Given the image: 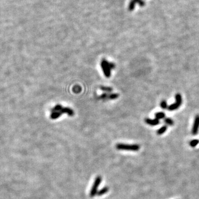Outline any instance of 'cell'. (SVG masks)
I'll list each match as a JSON object with an SVG mask.
<instances>
[{
  "label": "cell",
  "instance_id": "5",
  "mask_svg": "<svg viewBox=\"0 0 199 199\" xmlns=\"http://www.w3.org/2000/svg\"><path fill=\"white\" fill-rule=\"evenodd\" d=\"M119 95L117 93H104L98 97L99 99L103 100H114L119 97Z\"/></svg>",
  "mask_w": 199,
  "mask_h": 199
},
{
  "label": "cell",
  "instance_id": "13",
  "mask_svg": "<svg viewBox=\"0 0 199 199\" xmlns=\"http://www.w3.org/2000/svg\"><path fill=\"white\" fill-rule=\"evenodd\" d=\"M136 2L135 1V0H131V1H130L129 6H128V10L129 11H132L134 10L135 6H136Z\"/></svg>",
  "mask_w": 199,
  "mask_h": 199
},
{
  "label": "cell",
  "instance_id": "3",
  "mask_svg": "<svg viewBox=\"0 0 199 199\" xmlns=\"http://www.w3.org/2000/svg\"><path fill=\"white\" fill-rule=\"evenodd\" d=\"M183 102V98L182 96L180 94H177L175 95V103H174L172 105L169 106L168 107V109L170 111H175L180 107V106L182 105Z\"/></svg>",
  "mask_w": 199,
  "mask_h": 199
},
{
  "label": "cell",
  "instance_id": "6",
  "mask_svg": "<svg viewBox=\"0 0 199 199\" xmlns=\"http://www.w3.org/2000/svg\"><path fill=\"white\" fill-rule=\"evenodd\" d=\"M199 130V114L196 115L195 116L194 119V124L193 126H192V134L195 136L197 135V133L198 132Z\"/></svg>",
  "mask_w": 199,
  "mask_h": 199
},
{
  "label": "cell",
  "instance_id": "17",
  "mask_svg": "<svg viewBox=\"0 0 199 199\" xmlns=\"http://www.w3.org/2000/svg\"><path fill=\"white\" fill-rule=\"evenodd\" d=\"M63 106H61V105H57L55 106L53 108L52 110V112H54V111H60L61 108H63Z\"/></svg>",
  "mask_w": 199,
  "mask_h": 199
},
{
  "label": "cell",
  "instance_id": "4",
  "mask_svg": "<svg viewBox=\"0 0 199 199\" xmlns=\"http://www.w3.org/2000/svg\"><path fill=\"white\" fill-rule=\"evenodd\" d=\"M101 180H102V178L100 176H97L96 177L95 180V181L94 183V184H93L91 189V191H90V197H94L95 195H97V189L98 186L100 184V183L101 182Z\"/></svg>",
  "mask_w": 199,
  "mask_h": 199
},
{
  "label": "cell",
  "instance_id": "14",
  "mask_svg": "<svg viewBox=\"0 0 199 199\" xmlns=\"http://www.w3.org/2000/svg\"><path fill=\"white\" fill-rule=\"evenodd\" d=\"M100 89L102 90V91H103L105 92L106 93H108V92H111L112 91L113 89L111 88V87H108V86H101L100 87Z\"/></svg>",
  "mask_w": 199,
  "mask_h": 199
},
{
  "label": "cell",
  "instance_id": "7",
  "mask_svg": "<svg viewBox=\"0 0 199 199\" xmlns=\"http://www.w3.org/2000/svg\"><path fill=\"white\" fill-rule=\"evenodd\" d=\"M145 122L149 124L150 126H157L160 123L159 120H158L156 119H149V118H147V119H145Z\"/></svg>",
  "mask_w": 199,
  "mask_h": 199
},
{
  "label": "cell",
  "instance_id": "10",
  "mask_svg": "<svg viewBox=\"0 0 199 199\" xmlns=\"http://www.w3.org/2000/svg\"><path fill=\"white\" fill-rule=\"evenodd\" d=\"M108 191V188L107 187V186L106 187H104V188L101 189L100 190H98L97 191V195L99 196H102V195L105 194L106 193H107Z\"/></svg>",
  "mask_w": 199,
  "mask_h": 199
},
{
  "label": "cell",
  "instance_id": "12",
  "mask_svg": "<svg viewBox=\"0 0 199 199\" xmlns=\"http://www.w3.org/2000/svg\"><path fill=\"white\" fill-rule=\"evenodd\" d=\"M167 130V126H162L160 128H159L157 130V135H163L166 132Z\"/></svg>",
  "mask_w": 199,
  "mask_h": 199
},
{
  "label": "cell",
  "instance_id": "16",
  "mask_svg": "<svg viewBox=\"0 0 199 199\" xmlns=\"http://www.w3.org/2000/svg\"><path fill=\"white\" fill-rule=\"evenodd\" d=\"M199 143V141L198 139H193L190 142L189 145L191 147H195Z\"/></svg>",
  "mask_w": 199,
  "mask_h": 199
},
{
  "label": "cell",
  "instance_id": "2",
  "mask_svg": "<svg viewBox=\"0 0 199 199\" xmlns=\"http://www.w3.org/2000/svg\"><path fill=\"white\" fill-rule=\"evenodd\" d=\"M116 147L119 150H124L137 152L140 149V145L139 144H128L123 143H118L116 144Z\"/></svg>",
  "mask_w": 199,
  "mask_h": 199
},
{
  "label": "cell",
  "instance_id": "11",
  "mask_svg": "<svg viewBox=\"0 0 199 199\" xmlns=\"http://www.w3.org/2000/svg\"><path fill=\"white\" fill-rule=\"evenodd\" d=\"M155 119L159 120L161 119H164L165 117V114L163 112H157L155 114Z\"/></svg>",
  "mask_w": 199,
  "mask_h": 199
},
{
  "label": "cell",
  "instance_id": "8",
  "mask_svg": "<svg viewBox=\"0 0 199 199\" xmlns=\"http://www.w3.org/2000/svg\"><path fill=\"white\" fill-rule=\"evenodd\" d=\"M62 114L64 113H67L69 116H73L74 115V111L71 109V108L69 107H63L61 108V110L60 111Z\"/></svg>",
  "mask_w": 199,
  "mask_h": 199
},
{
  "label": "cell",
  "instance_id": "19",
  "mask_svg": "<svg viewBox=\"0 0 199 199\" xmlns=\"http://www.w3.org/2000/svg\"><path fill=\"white\" fill-rule=\"evenodd\" d=\"M135 1L141 7H143L145 6V2L143 0H135Z\"/></svg>",
  "mask_w": 199,
  "mask_h": 199
},
{
  "label": "cell",
  "instance_id": "9",
  "mask_svg": "<svg viewBox=\"0 0 199 199\" xmlns=\"http://www.w3.org/2000/svg\"><path fill=\"white\" fill-rule=\"evenodd\" d=\"M63 114L60 111H54L52 112L51 114V118L52 120H55L59 118Z\"/></svg>",
  "mask_w": 199,
  "mask_h": 199
},
{
  "label": "cell",
  "instance_id": "15",
  "mask_svg": "<svg viewBox=\"0 0 199 199\" xmlns=\"http://www.w3.org/2000/svg\"><path fill=\"white\" fill-rule=\"evenodd\" d=\"M164 121L167 125H169V126L174 125V121L172 119H170V118H165V119H164Z\"/></svg>",
  "mask_w": 199,
  "mask_h": 199
},
{
  "label": "cell",
  "instance_id": "1",
  "mask_svg": "<svg viewBox=\"0 0 199 199\" xmlns=\"http://www.w3.org/2000/svg\"><path fill=\"white\" fill-rule=\"evenodd\" d=\"M100 65L105 77H107V78L110 77L111 75V70L115 68L114 64L112 63V62H109L104 59L101 60Z\"/></svg>",
  "mask_w": 199,
  "mask_h": 199
},
{
  "label": "cell",
  "instance_id": "18",
  "mask_svg": "<svg viewBox=\"0 0 199 199\" xmlns=\"http://www.w3.org/2000/svg\"><path fill=\"white\" fill-rule=\"evenodd\" d=\"M160 107L161 108H163V109H167V108H168V106L167 102L165 100L161 101V102H160Z\"/></svg>",
  "mask_w": 199,
  "mask_h": 199
}]
</instances>
